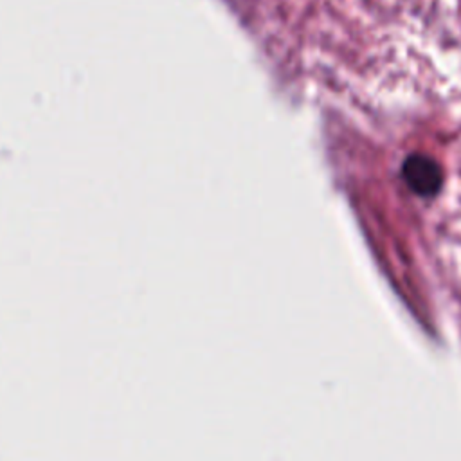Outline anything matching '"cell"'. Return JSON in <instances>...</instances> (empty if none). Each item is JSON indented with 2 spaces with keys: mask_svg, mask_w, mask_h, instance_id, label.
<instances>
[{
  "mask_svg": "<svg viewBox=\"0 0 461 461\" xmlns=\"http://www.w3.org/2000/svg\"><path fill=\"white\" fill-rule=\"evenodd\" d=\"M402 176L407 187L420 196H432L443 184L439 164L423 153H412L403 160Z\"/></svg>",
  "mask_w": 461,
  "mask_h": 461,
  "instance_id": "obj_1",
  "label": "cell"
}]
</instances>
